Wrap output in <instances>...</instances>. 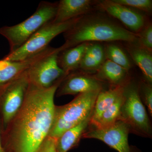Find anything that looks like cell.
<instances>
[{
  "label": "cell",
  "mask_w": 152,
  "mask_h": 152,
  "mask_svg": "<svg viewBox=\"0 0 152 152\" xmlns=\"http://www.w3.org/2000/svg\"><path fill=\"white\" fill-rule=\"evenodd\" d=\"M63 80L48 88L30 84L23 104L1 133L7 152H36L48 137L53 122L55 94Z\"/></svg>",
  "instance_id": "6da1fadb"
},
{
  "label": "cell",
  "mask_w": 152,
  "mask_h": 152,
  "mask_svg": "<svg viewBox=\"0 0 152 152\" xmlns=\"http://www.w3.org/2000/svg\"><path fill=\"white\" fill-rule=\"evenodd\" d=\"M64 36L65 42L59 47L60 52L83 43L123 41L135 44L138 40V34L98 15L83 16Z\"/></svg>",
  "instance_id": "7a4b0ae2"
},
{
  "label": "cell",
  "mask_w": 152,
  "mask_h": 152,
  "mask_svg": "<svg viewBox=\"0 0 152 152\" xmlns=\"http://www.w3.org/2000/svg\"><path fill=\"white\" fill-rule=\"evenodd\" d=\"M101 90L80 94L66 104L56 106L48 137L56 140L67 130L92 115L96 99Z\"/></svg>",
  "instance_id": "3957f363"
},
{
  "label": "cell",
  "mask_w": 152,
  "mask_h": 152,
  "mask_svg": "<svg viewBox=\"0 0 152 152\" xmlns=\"http://www.w3.org/2000/svg\"><path fill=\"white\" fill-rule=\"evenodd\" d=\"M57 6L58 2L41 1L35 12L25 20L14 26L0 28V34L8 42L10 53L21 47L45 25L53 20Z\"/></svg>",
  "instance_id": "277c9868"
},
{
  "label": "cell",
  "mask_w": 152,
  "mask_h": 152,
  "mask_svg": "<svg viewBox=\"0 0 152 152\" xmlns=\"http://www.w3.org/2000/svg\"><path fill=\"white\" fill-rule=\"evenodd\" d=\"M123 95L119 120L128 124L131 130L137 134L151 137V126L141 99L138 87L134 83L127 82L124 86Z\"/></svg>",
  "instance_id": "5b68a950"
},
{
  "label": "cell",
  "mask_w": 152,
  "mask_h": 152,
  "mask_svg": "<svg viewBox=\"0 0 152 152\" xmlns=\"http://www.w3.org/2000/svg\"><path fill=\"white\" fill-rule=\"evenodd\" d=\"M81 17L63 23H56L53 20L49 22L21 47L9 53L4 58L11 61H21L39 53L48 47L49 43L54 38L72 27Z\"/></svg>",
  "instance_id": "8992f818"
},
{
  "label": "cell",
  "mask_w": 152,
  "mask_h": 152,
  "mask_svg": "<svg viewBox=\"0 0 152 152\" xmlns=\"http://www.w3.org/2000/svg\"><path fill=\"white\" fill-rule=\"evenodd\" d=\"M26 71L0 88L1 133L7 129L23 104L30 85Z\"/></svg>",
  "instance_id": "52a82bcc"
},
{
  "label": "cell",
  "mask_w": 152,
  "mask_h": 152,
  "mask_svg": "<svg viewBox=\"0 0 152 152\" xmlns=\"http://www.w3.org/2000/svg\"><path fill=\"white\" fill-rule=\"evenodd\" d=\"M59 48H53L45 56L27 70L30 84L42 88H48L65 77L66 74L58 64Z\"/></svg>",
  "instance_id": "ba28073f"
},
{
  "label": "cell",
  "mask_w": 152,
  "mask_h": 152,
  "mask_svg": "<svg viewBox=\"0 0 152 152\" xmlns=\"http://www.w3.org/2000/svg\"><path fill=\"white\" fill-rule=\"evenodd\" d=\"M130 131L128 124L119 120L107 127L85 132L82 137L99 140L118 152H131L128 142Z\"/></svg>",
  "instance_id": "9c48e42d"
},
{
  "label": "cell",
  "mask_w": 152,
  "mask_h": 152,
  "mask_svg": "<svg viewBox=\"0 0 152 152\" xmlns=\"http://www.w3.org/2000/svg\"><path fill=\"white\" fill-rule=\"evenodd\" d=\"M95 2L100 9L118 19L132 32L139 34L146 25L145 19L142 14L113 0H101Z\"/></svg>",
  "instance_id": "30bf717a"
},
{
  "label": "cell",
  "mask_w": 152,
  "mask_h": 152,
  "mask_svg": "<svg viewBox=\"0 0 152 152\" xmlns=\"http://www.w3.org/2000/svg\"><path fill=\"white\" fill-rule=\"evenodd\" d=\"M101 81L83 72H72L64 79L57 90V96L79 95L102 90Z\"/></svg>",
  "instance_id": "8fae6325"
},
{
  "label": "cell",
  "mask_w": 152,
  "mask_h": 152,
  "mask_svg": "<svg viewBox=\"0 0 152 152\" xmlns=\"http://www.w3.org/2000/svg\"><path fill=\"white\" fill-rule=\"evenodd\" d=\"M53 48L48 47L42 51L23 60L11 61L0 60V88L26 72L36 62L45 56Z\"/></svg>",
  "instance_id": "7c38bea8"
},
{
  "label": "cell",
  "mask_w": 152,
  "mask_h": 152,
  "mask_svg": "<svg viewBox=\"0 0 152 152\" xmlns=\"http://www.w3.org/2000/svg\"><path fill=\"white\" fill-rule=\"evenodd\" d=\"M90 0H61L58 2L56 16L53 21L61 23L85 15L93 9Z\"/></svg>",
  "instance_id": "4fadbf2b"
},
{
  "label": "cell",
  "mask_w": 152,
  "mask_h": 152,
  "mask_svg": "<svg viewBox=\"0 0 152 152\" xmlns=\"http://www.w3.org/2000/svg\"><path fill=\"white\" fill-rule=\"evenodd\" d=\"M89 43H83L60 52L58 61L66 75L78 70Z\"/></svg>",
  "instance_id": "5bb4252c"
},
{
  "label": "cell",
  "mask_w": 152,
  "mask_h": 152,
  "mask_svg": "<svg viewBox=\"0 0 152 152\" xmlns=\"http://www.w3.org/2000/svg\"><path fill=\"white\" fill-rule=\"evenodd\" d=\"M91 116L78 124L67 130L56 140L57 151L68 152L78 145L91 123Z\"/></svg>",
  "instance_id": "9a60e30c"
},
{
  "label": "cell",
  "mask_w": 152,
  "mask_h": 152,
  "mask_svg": "<svg viewBox=\"0 0 152 152\" xmlns=\"http://www.w3.org/2000/svg\"><path fill=\"white\" fill-rule=\"evenodd\" d=\"M124 85L116 86L106 91L101 90L95 102L90 124H94L102 114L122 96L124 92Z\"/></svg>",
  "instance_id": "2e32d148"
},
{
  "label": "cell",
  "mask_w": 152,
  "mask_h": 152,
  "mask_svg": "<svg viewBox=\"0 0 152 152\" xmlns=\"http://www.w3.org/2000/svg\"><path fill=\"white\" fill-rule=\"evenodd\" d=\"M128 71L124 68L106 59L97 72L94 77L116 86H123L127 83Z\"/></svg>",
  "instance_id": "e0dca14e"
},
{
  "label": "cell",
  "mask_w": 152,
  "mask_h": 152,
  "mask_svg": "<svg viewBox=\"0 0 152 152\" xmlns=\"http://www.w3.org/2000/svg\"><path fill=\"white\" fill-rule=\"evenodd\" d=\"M127 50L131 58L141 70L147 83L152 85L151 52L142 48L137 43L128 44Z\"/></svg>",
  "instance_id": "ac0fdd59"
},
{
  "label": "cell",
  "mask_w": 152,
  "mask_h": 152,
  "mask_svg": "<svg viewBox=\"0 0 152 152\" xmlns=\"http://www.w3.org/2000/svg\"><path fill=\"white\" fill-rule=\"evenodd\" d=\"M123 101V94L113 104L102 114L96 122L93 125L95 129H102L107 127L119 120Z\"/></svg>",
  "instance_id": "d6986e66"
},
{
  "label": "cell",
  "mask_w": 152,
  "mask_h": 152,
  "mask_svg": "<svg viewBox=\"0 0 152 152\" xmlns=\"http://www.w3.org/2000/svg\"><path fill=\"white\" fill-rule=\"evenodd\" d=\"M106 59L110 60L129 71L132 64L126 53L120 47L114 44L107 45L104 48Z\"/></svg>",
  "instance_id": "ffe728a7"
},
{
  "label": "cell",
  "mask_w": 152,
  "mask_h": 152,
  "mask_svg": "<svg viewBox=\"0 0 152 152\" xmlns=\"http://www.w3.org/2000/svg\"><path fill=\"white\" fill-rule=\"evenodd\" d=\"M137 44L142 48L150 52L152 50V26L151 23L146 24L138 34Z\"/></svg>",
  "instance_id": "44dd1931"
},
{
  "label": "cell",
  "mask_w": 152,
  "mask_h": 152,
  "mask_svg": "<svg viewBox=\"0 0 152 152\" xmlns=\"http://www.w3.org/2000/svg\"><path fill=\"white\" fill-rule=\"evenodd\" d=\"M120 4L128 7L133 8L146 12H151L152 9L151 0H113Z\"/></svg>",
  "instance_id": "7402d4cb"
},
{
  "label": "cell",
  "mask_w": 152,
  "mask_h": 152,
  "mask_svg": "<svg viewBox=\"0 0 152 152\" xmlns=\"http://www.w3.org/2000/svg\"><path fill=\"white\" fill-rule=\"evenodd\" d=\"M100 67V66L88 51L87 48L79 69L81 70L83 72H97Z\"/></svg>",
  "instance_id": "603a6c76"
},
{
  "label": "cell",
  "mask_w": 152,
  "mask_h": 152,
  "mask_svg": "<svg viewBox=\"0 0 152 152\" xmlns=\"http://www.w3.org/2000/svg\"><path fill=\"white\" fill-rule=\"evenodd\" d=\"M88 50L101 67L106 60L104 48L98 43H89Z\"/></svg>",
  "instance_id": "cb8c5ba5"
},
{
  "label": "cell",
  "mask_w": 152,
  "mask_h": 152,
  "mask_svg": "<svg viewBox=\"0 0 152 152\" xmlns=\"http://www.w3.org/2000/svg\"><path fill=\"white\" fill-rule=\"evenodd\" d=\"M142 93L144 103L148 107L149 113L152 115V88L151 85L146 83H142Z\"/></svg>",
  "instance_id": "d4e9b609"
},
{
  "label": "cell",
  "mask_w": 152,
  "mask_h": 152,
  "mask_svg": "<svg viewBox=\"0 0 152 152\" xmlns=\"http://www.w3.org/2000/svg\"><path fill=\"white\" fill-rule=\"evenodd\" d=\"M36 152H58L56 148V140L48 137Z\"/></svg>",
  "instance_id": "484cf974"
},
{
  "label": "cell",
  "mask_w": 152,
  "mask_h": 152,
  "mask_svg": "<svg viewBox=\"0 0 152 152\" xmlns=\"http://www.w3.org/2000/svg\"><path fill=\"white\" fill-rule=\"evenodd\" d=\"M0 152H7L3 145L1 139V129L0 126Z\"/></svg>",
  "instance_id": "4316f807"
}]
</instances>
